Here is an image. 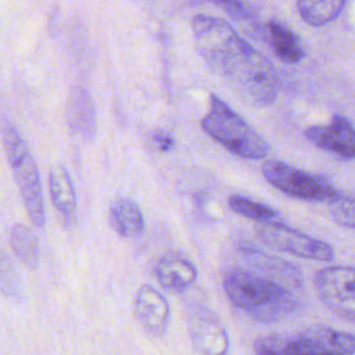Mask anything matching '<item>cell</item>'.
I'll return each instance as SVG.
<instances>
[{
    "label": "cell",
    "instance_id": "obj_5",
    "mask_svg": "<svg viewBox=\"0 0 355 355\" xmlns=\"http://www.w3.org/2000/svg\"><path fill=\"white\" fill-rule=\"evenodd\" d=\"M257 354H354L355 336L327 326H312L288 334L263 336L254 343Z\"/></svg>",
    "mask_w": 355,
    "mask_h": 355
},
{
    "label": "cell",
    "instance_id": "obj_3",
    "mask_svg": "<svg viewBox=\"0 0 355 355\" xmlns=\"http://www.w3.org/2000/svg\"><path fill=\"white\" fill-rule=\"evenodd\" d=\"M1 140L26 214L35 227L43 229L46 212L37 164L19 130L7 118L1 122Z\"/></svg>",
    "mask_w": 355,
    "mask_h": 355
},
{
    "label": "cell",
    "instance_id": "obj_20",
    "mask_svg": "<svg viewBox=\"0 0 355 355\" xmlns=\"http://www.w3.org/2000/svg\"><path fill=\"white\" fill-rule=\"evenodd\" d=\"M229 207L232 211H234L236 214L245 216L248 219L257 220V222H277L279 220V212L255 200H251L248 197L244 196H239V194H233L229 197Z\"/></svg>",
    "mask_w": 355,
    "mask_h": 355
},
{
    "label": "cell",
    "instance_id": "obj_7",
    "mask_svg": "<svg viewBox=\"0 0 355 355\" xmlns=\"http://www.w3.org/2000/svg\"><path fill=\"white\" fill-rule=\"evenodd\" d=\"M258 239L268 247L282 252H288L300 258L313 261H331L334 251L326 241L313 239L305 233L291 229L277 222H259L255 227Z\"/></svg>",
    "mask_w": 355,
    "mask_h": 355
},
{
    "label": "cell",
    "instance_id": "obj_1",
    "mask_svg": "<svg viewBox=\"0 0 355 355\" xmlns=\"http://www.w3.org/2000/svg\"><path fill=\"white\" fill-rule=\"evenodd\" d=\"M191 29L197 51L208 68L225 79L241 101L263 108L276 100L279 78L275 67L226 21L196 15Z\"/></svg>",
    "mask_w": 355,
    "mask_h": 355
},
{
    "label": "cell",
    "instance_id": "obj_16",
    "mask_svg": "<svg viewBox=\"0 0 355 355\" xmlns=\"http://www.w3.org/2000/svg\"><path fill=\"white\" fill-rule=\"evenodd\" d=\"M10 247L15 257L28 268L35 269L40 262V245L32 229L24 223H15L8 233Z\"/></svg>",
    "mask_w": 355,
    "mask_h": 355
},
{
    "label": "cell",
    "instance_id": "obj_18",
    "mask_svg": "<svg viewBox=\"0 0 355 355\" xmlns=\"http://www.w3.org/2000/svg\"><path fill=\"white\" fill-rule=\"evenodd\" d=\"M269 40L276 53V55L288 64L300 62L305 53L300 44L297 36L286 26L279 22L269 24Z\"/></svg>",
    "mask_w": 355,
    "mask_h": 355
},
{
    "label": "cell",
    "instance_id": "obj_11",
    "mask_svg": "<svg viewBox=\"0 0 355 355\" xmlns=\"http://www.w3.org/2000/svg\"><path fill=\"white\" fill-rule=\"evenodd\" d=\"M133 309L137 322L148 334L161 337L166 331L171 318L169 304L154 286H140L135 295Z\"/></svg>",
    "mask_w": 355,
    "mask_h": 355
},
{
    "label": "cell",
    "instance_id": "obj_12",
    "mask_svg": "<svg viewBox=\"0 0 355 355\" xmlns=\"http://www.w3.org/2000/svg\"><path fill=\"white\" fill-rule=\"evenodd\" d=\"M65 111L69 130L82 140H92L97 132V116L90 93L83 87H73Z\"/></svg>",
    "mask_w": 355,
    "mask_h": 355
},
{
    "label": "cell",
    "instance_id": "obj_19",
    "mask_svg": "<svg viewBox=\"0 0 355 355\" xmlns=\"http://www.w3.org/2000/svg\"><path fill=\"white\" fill-rule=\"evenodd\" d=\"M241 254L244 255V258L250 265H252L254 268H257L258 270L266 275L275 276V280L279 279L282 282H293L298 279L294 276L295 269L291 268L290 263L279 258L270 257L252 247H241Z\"/></svg>",
    "mask_w": 355,
    "mask_h": 355
},
{
    "label": "cell",
    "instance_id": "obj_4",
    "mask_svg": "<svg viewBox=\"0 0 355 355\" xmlns=\"http://www.w3.org/2000/svg\"><path fill=\"white\" fill-rule=\"evenodd\" d=\"M201 126L208 136L237 157L261 159L269 154L266 140L216 94L209 96V108Z\"/></svg>",
    "mask_w": 355,
    "mask_h": 355
},
{
    "label": "cell",
    "instance_id": "obj_21",
    "mask_svg": "<svg viewBox=\"0 0 355 355\" xmlns=\"http://www.w3.org/2000/svg\"><path fill=\"white\" fill-rule=\"evenodd\" d=\"M330 214L333 219L355 232V200L354 198H336L330 201Z\"/></svg>",
    "mask_w": 355,
    "mask_h": 355
},
{
    "label": "cell",
    "instance_id": "obj_6",
    "mask_svg": "<svg viewBox=\"0 0 355 355\" xmlns=\"http://www.w3.org/2000/svg\"><path fill=\"white\" fill-rule=\"evenodd\" d=\"M262 173L272 186L294 198L333 201L340 197L336 187L323 176L298 169L283 161H266L262 166Z\"/></svg>",
    "mask_w": 355,
    "mask_h": 355
},
{
    "label": "cell",
    "instance_id": "obj_2",
    "mask_svg": "<svg viewBox=\"0 0 355 355\" xmlns=\"http://www.w3.org/2000/svg\"><path fill=\"white\" fill-rule=\"evenodd\" d=\"M223 288L236 308L262 323L279 322L300 308L298 298L280 282L244 269L227 272Z\"/></svg>",
    "mask_w": 355,
    "mask_h": 355
},
{
    "label": "cell",
    "instance_id": "obj_9",
    "mask_svg": "<svg viewBox=\"0 0 355 355\" xmlns=\"http://www.w3.org/2000/svg\"><path fill=\"white\" fill-rule=\"evenodd\" d=\"M187 329L193 348L204 355H222L229 349V337L219 318L205 305L191 302L187 306Z\"/></svg>",
    "mask_w": 355,
    "mask_h": 355
},
{
    "label": "cell",
    "instance_id": "obj_14",
    "mask_svg": "<svg viewBox=\"0 0 355 355\" xmlns=\"http://www.w3.org/2000/svg\"><path fill=\"white\" fill-rule=\"evenodd\" d=\"M196 266L179 254L164 255L157 266L155 276L159 284L172 291H183L190 287L197 279Z\"/></svg>",
    "mask_w": 355,
    "mask_h": 355
},
{
    "label": "cell",
    "instance_id": "obj_8",
    "mask_svg": "<svg viewBox=\"0 0 355 355\" xmlns=\"http://www.w3.org/2000/svg\"><path fill=\"white\" fill-rule=\"evenodd\" d=\"M313 284L320 301L329 309L355 323V268H322L315 273Z\"/></svg>",
    "mask_w": 355,
    "mask_h": 355
},
{
    "label": "cell",
    "instance_id": "obj_22",
    "mask_svg": "<svg viewBox=\"0 0 355 355\" xmlns=\"http://www.w3.org/2000/svg\"><path fill=\"white\" fill-rule=\"evenodd\" d=\"M219 7H222L227 14L234 17L236 19H243L248 17V12L244 8V4L240 0H209Z\"/></svg>",
    "mask_w": 355,
    "mask_h": 355
},
{
    "label": "cell",
    "instance_id": "obj_23",
    "mask_svg": "<svg viewBox=\"0 0 355 355\" xmlns=\"http://www.w3.org/2000/svg\"><path fill=\"white\" fill-rule=\"evenodd\" d=\"M153 139H154L157 147L159 148V151H162V153H166V151L172 150L173 146H175L173 137H172L169 133H165V132H157V133H154Z\"/></svg>",
    "mask_w": 355,
    "mask_h": 355
},
{
    "label": "cell",
    "instance_id": "obj_15",
    "mask_svg": "<svg viewBox=\"0 0 355 355\" xmlns=\"http://www.w3.org/2000/svg\"><path fill=\"white\" fill-rule=\"evenodd\" d=\"M111 227L122 237L139 236L144 230V216L136 201L121 197L112 201L108 209Z\"/></svg>",
    "mask_w": 355,
    "mask_h": 355
},
{
    "label": "cell",
    "instance_id": "obj_13",
    "mask_svg": "<svg viewBox=\"0 0 355 355\" xmlns=\"http://www.w3.org/2000/svg\"><path fill=\"white\" fill-rule=\"evenodd\" d=\"M49 191L51 202L58 211L67 226L75 222L76 216V193L69 172L62 165H53L49 171Z\"/></svg>",
    "mask_w": 355,
    "mask_h": 355
},
{
    "label": "cell",
    "instance_id": "obj_17",
    "mask_svg": "<svg viewBox=\"0 0 355 355\" xmlns=\"http://www.w3.org/2000/svg\"><path fill=\"white\" fill-rule=\"evenodd\" d=\"M345 0H297V10L308 25L322 26L340 15Z\"/></svg>",
    "mask_w": 355,
    "mask_h": 355
},
{
    "label": "cell",
    "instance_id": "obj_10",
    "mask_svg": "<svg viewBox=\"0 0 355 355\" xmlns=\"http://www.w3.org/2000/svg\"><path fill=\"white\" fill-rule=\"evenodd\" d=\"M305 137L316 147L341 158H355V128L351 122L336 115L327 125H313L305 129Z\"/></svg>",
    "mask_w": 355,
    "mask_h": 355
}]
</instances>
